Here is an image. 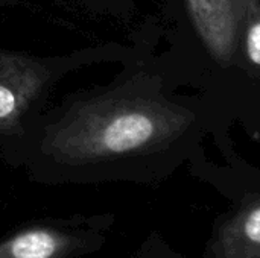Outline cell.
Segmentation results:
<instances>
[{"instance_id": "52a82bcc", "label": "cell", "mask_w": 260, "mask_h": 258, "mask_svg": "<svg viewBox=\"0 0 260 258\" xmlns=\"http://www.w3.org/2000/svg\"><path fill=\"white\" fill-rule=\"evenodd\" d=\"M94 8H111L120 3V0H87Z\"/></svg>"}, {"instance_id": "3957f363", "label": "cell", "mask_w": 260, "mask_h": 258, "mask_svg": "<svg viewBox=\"0 0 260 258\" xmlns=\"http://www.w3.org/2000/svg\"><path fill=\"white\" fill-rule=\"evenodd\" d=\"M251 0H187L192 23L209 53L229 64Z\"/></svg>"}, {"instance_id": "8992f818", "label": "cell", "mask_w": 260, "mask_h": 258, "mask_svg": "<svg viewBox=\"0 0 260 258\" xmlns=\"http://www.w3.org/2000/svg\"><path fill=\"white\" fill-rule=\"evenodd\" d=\"M241 231L248 245L260 249V202L247 210L242 217Z\"/></svg>"}, {"instance_id": "6da1fadb", "label": "cell", "mask_w": 260, "mask_h": 258, "mask_svg": "<svg viewBox=\"0 0 260 258\" xmlns=\"http://www.w3.org/2000/svg\"><path fill=\"white\" fill-rule=\"evenodd\" d=\"M192 122L189 109L143 93L137 81L78 91L49 106L21 166L46 184L98 179L174 141Z\"/></svg>"}, {"instance_id": "5b68a950", "label": "cell", "mask_w": 260, "mask_h": 258, "mask_svg": "<svg viewBox=\"0 0 260 258\" xmlns=\"http://www.w3.org/2000/svg\"><path fill=\"white\" fill-rule=\"evenodd\" d=\"M242 27L245 55L251 64L260 67V0H251Z\"/></svg>"}, {"instance_id": "277c9868", "label": "cell", "mask_w": 260, "mask_h": 258, "mask_svg": "<svg viewBox=\"0 0 260 258\" xmlns=\"http://www.w3.org/2000/svg\"><path fill=\"white\" fill-rule=\"evenodd\" d=\"M72 239L56 227H29L0 242V258H66Z\"/></svg>"}, {"instance_id": "7a4b0ae2", "label": "cell", "mask_w": 260, "mask_h": 258, "mask_svg": "<svg viewBox=\"0 0 260 258\" xmlns=\"http://www.w3.org/2000/svg\"><path fill=\"white\" fill-rule=\"evenodd\" d=\"M6 2L0 0V6ZM98 55L99 50L35 55L0 46V160L11 166L23 164L59 81Z\"/></svg>"}]
</instances>
